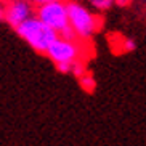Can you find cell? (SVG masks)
Masks as SVG:
<instances>
[{"instance_id":"obj_1","label":"cell","mask_w":146,"mask_h":146,"mask_svg":"<svg viewBox=\"0 0 146 146\" xmlns=\"http://www.w3.org/2000/svg\"><path fill=\"white\" fill-rule=\"evenodd\" d=\"M35 18L47 27L55 31L58 37L68 40H77L69 27L68 21V0H52L37 7Z\"/></svg>"},{"instance_id":"obj_2","label":"cell","mask_w":146,"mask_h":146,"mask_svg":"<svg viewBox=\"0 0 146 146\" xmlns=\"http://www.w3.org/2000/svg\"><path fill=\"white\" fill-rule=\"evenodd\" d=\"M101 19H103L101 16L93 15L84 5L72 2V0H68V21L71 31L76 35V39H82V40L90 39L101 27V24H103Z\"/></svg>"},{"instance_id":"obj_3","label":"cell","mask_w":146,"mask_h":146,"mask_svg":"<svg viewBox=\"0 0 146 146\" xmlns=\"http://www.w3.org/2000/svg\"><path fill=\"white\" fill-rule=\"evenodd\" d=\"M15 29H16L18 35L24 42H27L35 52H39V53H47L50 45L58 39V34H56L55 31L47 27L35 16L26 19L23 24H19Z\"/></svg>"},{"instance_id":"obj_4","label":"cell","mask_w":146,"mask_h":146,"mask_svg":"<svg viewBox=\"0 0 146 146\" xmlns=\"http://www.w3.org/2000/svg\"><path fill=\"white\" fill-rule=\"evenodd\" d=\"M48 58L55 63L56 69L61 74L71 72V66L77 60H82V45L77 40H68V39H58L50 45L47 50Z\"/></svg>"},{"instance_id":"obj_5","label":"cell","mask_w":146,"mask_h":146,"mask_svg":"<svg viewBox=\"0 0 146 146\" xmlns=\"http://www.w3.org/2000/svg\"><path fill=\"white\" fill-rule=\"evenodd\" d=\"M29 18H32V7L27 0H13L3 8V19L13 27H18Z\"/></svg>"},{"instance_id":"obj_6","label":"cell","mask_w":146,"mask_h":146,"mask_svg":"<svg viewBox=\"0 0 146 146\" xmlns=\"http://www.w3.org/2000/svg\"><path fill=\"white\" fill-rule=\"evenodd\" d=\"M79 82H80V87L87 92V93H92V92L95 90V87H96L95 79L92 77L88 72H85L84 76H80V77H79Z\"/></svg>"},{"instance_id":"obj_7","label":"cell","mask_w":146,"mask_h":146,"mask_svg":"<svg viewBox=\"0 0 146 146\" xmlns=\"http://www.w3.org/2000/svg\"><path fill=\"white\" fill-rule=\"evenodd\" d=\"M92 7L98 11H104V10L112 7V0H90Z\"/></svg>"},{"instance_id":"obj_8","label":"cell","mask_w":146,"mask_h":146,"mask_svg":"<svg viewBox=\"0 0 146 146\" xmlns=\"http://www.w3.org/2000/svg\"><path fill=\"white\" fill-rule=\"evenodd\" d=\"M117 45H120V52L122 53H129V52H132L133 48H135V42L130 40V39H125V37H122Z\"/></svg>"},{"instance_id":"obj_9","label":"cell","mask_w":146,"mask_h":146,"mask_svg":"<svg viewBox=\"0 0 146 146\" xmlns=\"http://www.w3.org/2000/svg\"><path fill=\"white\" fill-rule=\"evenodd\" d=\"M112 3L119 5V7H129L132 3V0H112Z\"/></svg>"},{"instance_id":"obj_10","label":"cell","mask_w":146,"mask_h":146,"mask_svg":"<svg viewBox=\"0 0 146 146\" xmlns=\"http://www.w3.org/2000/svg\"><path fill=\"white\" fill-rule=\"evenodd\" d=\"M48 2H52V0H32V3H35L37 7H39V5H43V3H48Z\"/></svg>"},{"instance_id":"obj_11","label":"cell","mask_w":146,"mask_h":146,"mask_svg":"<svg viewBox=\"0 0 146 146\" xmlns=\"http://www.w3.org/2000/svg\"><path fill=\"white\" fill-rule=\"evenodd\" d=\"M0 19H3V7L0 5Z\"/></svg>"}]
</instances>
